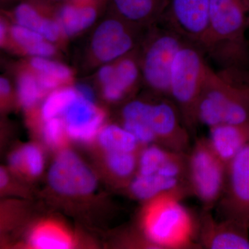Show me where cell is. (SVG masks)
Masks as SVG:
<instances>
[{
	"mask_svg": "<svg viewBox=\"0 0 249 249\" xmlns=\"http://www.w3.org/2000/svg\"><path fill=\"white\" fill-rule=\"evenodd\" d=\"M0 91L2 95H7L9 93L10 85L6 78H1L0 79Z\"/></svg>",
	"mask_w": 249,
	"mask_h": 249,
	"instance_id": "obj_33",
	"label": "cell"
},
{
	"mask_svg": "<svg viewBox=\"0 0 249 249\" xmlns=\"http://www.w3.org/2000/svg\"><path fill=\"white\" fill-rule=\"evenodd\" d=\"M55 52V49L52 45H50L45 41L35 46L28 51V53L31 55H37V56H49L52 55Z\"/></svg>",
	"mask_w": 249,
	"mask_h": 249,
	"instance_id": "obj_28",
	"label": "cell"
},
{
	"mask_svg": "<svg viewBox=\"0 0 249 249\" xmlns=\"http://www.w3.org/2000/svg\"><path fill=\"white\" fill-rule=\"evenodd\" d=\"M22 155V170L31 176H37L42 173L44 168V157L38 147L27 145L21 149Z\"/></svg>",
	"mask_w": 249,
	"mask_h": 249,
	"instance_id": "obj_24",
	"label": "cell"
},
{
	"mask_svg": "<svg viewBox=\"0 0 249 249\" xmlns=\"http://www.w3.org/2000/svg\"><path fill=\"white\" fill-rule=\"evenodd\" d=\"M115 72V67L111 66L103 67L99 71V78L103 85L107 84L112 80Z\"/></svg>",
	"mask_w": 249,
	"mask_h": 249,
	"instance_id": "obj_30",
	"label": "cell"
},
{
	"mask_svg": "<svg viewBox=\"0 0 249 249\" xmlns=\"http://www.w3.org/2000/svg\"><path fill=\"white\" fill-rule=\"evenodd\" d=\"M166 0H112L121 17L132 23L160 22Z\"/></svg>",
	"mask_w": 249,
	"mask_h": 249,
	"instance_id": "obj_15",
	"label": "cell"
},
{
	"mask_svg": "<svg viewBox=\"0 0 249 249\" xmlns=\"http://www.w3.org/2000/svg\"><path fill=\"white\" fill-rule=\"evenodd\" d=\"M123 118L124 122L135 123L147 127L153 134L156 145L183 153L191 147V134L170 98L162 97L155 103L131 101L124 106Z\"/></svg>",
	"mask_w": 249,
	"mask_h": 249,
	"instance_id": "obj_5",
	"label": "cell"
},
{
	"mask_svg": "<svg viewBox=\"0 0 249 249\" xmlns=\"http://www.w3.org/2000/svg\"><path fill=\"white\" fill-rule=\"evenodd\" d=\"M212 210L203 208L197 216L200 249H249V228L232 219H214Z\"/></svg>",
	"mask_w": 249,
	"mask_h": 249,
	"instance_id": "obj_10",
	"label": "cell"
},
{
	"mask_svg": "<svg viewBox=\"0 0 249 249\" xmlns=\"http://www.w3.org/2000/svg\"><path fill=\"white\" fill-rule=\"evenodd\" d=\"M183 199L163 195L147 201L141 216L143 235L156 249H200L197 217L183 206Z\"/></svg>",
	"mask_w": 249,
	"mask_h": 249,
	"instance_id": "obj_3",
	"label": "cell"
},
{
	"mask_svg": "<svg viewBox=\"0 0 249 249\" xmlns=\"http://www.w3.org/2000/svg\"><path fill=\"white\" fill-rule=\"evenodd\" d=\"M77 91L80 93V96L91 101V102H93L94 96H93L92 90L89 87L85 85H78L77 86Z\"/></svg>",
	"mask_w": 249,
	"mask_h": 249,
	"instance_id": "obj_32",
	"label": "cell"
},
{
	"mask_svg": "<svg viewBox=\"0 0 249 249\" xmlns=\"http://www.w3.org/2000/svg\"><path fill=\"white\" fill-rule=\"evenodd\" d=\"M60 80L49 76L45 73H40L39 75L38 83L40 88L43 89H52L58 86Z\"/></svg>",
	"mask_w": 249,
	"mask_h": 249,
	"instance_id": "obj_29",
	"label": "cell"
},
{
	"mask_svg": "<svg viewBox=\"0 0 249 249\" xmlns=\"http://www.w3.org/2000/svg\"><path fill=\"white\" fill-rule=\"evenodd\" d=\"M97 16L96 8L88 5H66L59 13V20L65 34L71 36L89 27Z\"/></svg>",
	"mask_w": 249,
	"mask_h": 249,
	"instance_id": "obj_18",
	"label": "cell"
},
{
	"mask_svg": "<svg viewBox=\"0 0 249 249\" xmlns=\"http://www.w3.org/2000/svg\"><path fill=\"white\" fill-rule=\"evenodd\" d=\"M139 157L136 152H109L107 157L108 166L119 178H127L137 170Z\"/></svg>",
	"mask_w": 249,
	"mask_h": 249,
	"instance_id": "obj_22",
	"label": "cell"
},
{
	"mask_svg": "<svg viewBox=\"0 0 249 249\" xmlns=\"http://www.w3.org/2000/svg\"><path fill=\"white\" fill-rule=\"evenodd\" d=\"M53 190L67 196H83L94 191L96 178L92 172L70 150H63L54 160L49 173Z\"/></svg>",
	"mask_w": 249,
	"mask_h": 249,
	"instance_id": "obj_11",
	"label": "cell"
},
{
	"mask_svg": "<svg viewBox=\"0 0 249 249\" xmlns=\"http://www.w3.org/2000/svg\"><path fill=\"white\" fill-rule=\"evenodd\" d=\"M29 241L34 248L39 249H66L73 245L71 237L65 231L49 223L36 228Z\"/></svg>",
	"mask_w": 249,
	"mask_h": 249,
	"instance_id": "obj_19",
	"label": "cell"
},
{
	"mask_svg": "<svg viewBox=\"0 0 249 249\" xmlns=\"http://www.w3.org/2000/svg\"><path fill=\"white\" fill-rule=\"evenodd\" d=\"M145 47L142 61L146 84L163 97L170 98L172 68L178 51L186 43L176 33L165 27L157 28Z\"/></svg>",
	"mask_w": 249,
	"mask_h": 249,
	"instance_id": "obj_7",
	"label": "cell"
},
{
	"mask_svg": "<svg viewBox=\"0 0 249 249\" xmlns=\"http://www.w3.org/2000/svg\"><path fill=\"white\" fill-rule=\"evenodd\" d=\"M212 67L199 47L186 42L178 51L172 68L170 98L178 108L190 133L199 126L198 103Z\"/></svg>",
	"mask_w": 249,
	"mask_h": 249,
	"instance_id": "obj_4",
	"label": "cell"
},
{
	"mask_svg": "<svg viewBox=\"0 0 249 249\" xmlns=\"http://www.w3.org/2000/svg\"><path fill=\"white\" fill-rule=\"evenodd\" d=\"M132 33L121 21L109 19L103 22L95 31L92 49L101 61H111L124 56L133 48Z\"/></svg>",
	"mask_w": 249,
	"mask_h": 249,
	"instance_id": "obj_12",
	"label": "cell"
},
{
	"mask_svg": "<svg viewBox=\"0 0 249 249\" xmlns=\"http://www.w3.org/2000/svg\"><path fill=\"white\" fill-rule=\"evenodd\" d=\"M98 140L101 146L108 152H137L141 145L127 129L114 124L104 127L100 132Z\"/></svg>",
	"mask_w": 249,
	"mask_h": 249,
	"instance_id": "obj_20",
	"label": "cell"
},
{
	"mask_svg": "<svg viewBox=\"0 0 249 249\" xmlns=\"http://www.w3.org/2000/svg\"><path fill=\"white\" fill-rule=\"evenodd\" d=\"M55 1H59V0H55Z\"/></svg>",
	"mask_w": 249,
	"mask_h": 249,
	"instance_id": "obj_36",
	"label": "cell"
},
{
	"mask_svg": "<svg viewBox=\"0 0 249 249\" xmlns=\"http://www.w3.org/2000/svg\"><path fill=\"white\" fill-rule=\"evenodd\" d=\"M209 19L210 0H166L160 23L202 50Z\"/></svg>",
	"mask_w": 249,
	"mask_h": 249,
	"instance_id": "obj_9",
	"label": "cell"
},
{
	"mask_svg": "<svg viewBox=\"0 0 249 249\" xmlns=\"http://www.w3.org/2000/svg\"><path fill=\"white\" fill-rule=\"evenodd\" d=\"M31 64L40 73L53 76L59 80L68 79L71 75V71L67 67L40 57L33 58Z\"/></svg>",
	"mask_w": 249,
	"mask_h": 249,
	"instance_id": "obj_25",
	"label": "cell"
},
{
	"mask_svg": "<svg viewBox=\"0 0 249 249\" xmlns=\"http://www.w3.org/2000/svg\"><path fill=\"white\" fill-rule=\"evenodd\" d=\"M8 182L7 174L4 170L1 169L0 172V186L4 187Z\"/></svg>",
	"mask_w": 249,
	"mask_h": 249,
	"instance_id": "obj_34",
	"label": "cell"
},
{
	"mask_svg": "<svg viewBox=\"0 0 249 249\" xmlns=\"http://www.w3.org/2000/svg\"><path fill=\"white\" fill-rule=\"evenodd\" d=\"M197 120L209 128L249 121V68L211 69L198 103Z\"/></svg>",
	"mask_w": 249,
	"mask_h": 249,
	"instance_id": "obj_2",
	"label": "cell"
},
{
	"mask_svg": "<svg viewBox=\"0 0 249 249\" xmlns=\"http://www.w3.org/2000/svg\"><path fill=\"white\" fill-rule=\"evenodd\" d=\"M15 16L19 25L39 33L49 41L53 42L58 39L60 33L58 24L42 18L32 5L28 3L18 5L15 10Z\"/></svg>",
	"mask_w": 249,
	"mask_h": 249,
	"instance_id": "obj_17",
	"label": "cell"
},
{
	"mask_svg": "<svg viewBox=\"0 0 249 249\" xmlns=\"http://www.w3.org/2000/svg\"><path fill=\"white\" fill-rule=\"evenodd\" d=\"M249 0H210L203 52L219 69L249 68Z\"/></svg>",
	"mask_w": 249,
	"mask_h": 249,
	"instance_id": "obj_1",
	"label": "cell"
},
{
	"mask_svg": "<svg viewBox=\"0 0 249 249\" xmlns=\"http://www.w3.org/2000/svg\"><path fill=\"white\" fill-rule=\"evenodd\" d=\"M216 207L221 219L249 228V142L228 163L224 191Z\"/></svg>",
	"mask_w": 249,
	"mask_h": 249,
	"instance_id": "obj_8",
	"label": "cell"
},
{
	"mask_svg": "<svg viewBox=\"0 0 249 249\" xmlns=\"http://www.w3.org/2000/svg\"><path fill=\"white\" fill-rule=\"evenodd\" d=\"M208 139L216 153L228 164L249 142V121L211 127Z\"/></svg>",
	"mask_w": 249,
	"mask_h": 249,
	"instance_id": "obj_14",
	"label": "cell"
},
{
	"mask_svg": "<svg viewBox=\"0 0 249 249\" xmlns=\"http://www.w3.org/2000/svg\"><path fill=\"white\" fill-rule=\"evenodd\" d=\"M227 164L216 153L208 137L196 139L187 152V178L192 196L204 209L213 210L224 191Z\"/></svg>",
	"mask_w": 249,
	"mask_h": 249,
	"instance_id": "obj_6",
	"label": "cell"
},
{
	"mask_svg": "<svg viewBox=\"0 0 249 249\" xmlns=\"http://www.w3.org/2000/svg\"><path fill=\"white\" fill-rule=\"evenodd\" d=\"M5 36V27L4 24L1 23V27H0V37H1V42L4 40Z\"/></svg>",
	"mask_w": 249,
	"mask_h": 249,
	"instance_id": "obj_35",
	"label": "cell"
},
{
	"mask_svg": "<svg viewBox=\"0 0 249 249\" xmlns=\"http://www.w3.org/2000/svg\"><path fill=\"white\" fill-rule=\"evenodd\" d=\"M65 132H66V126L63 121L55 117L46 121L42 133L48 145L52 147H58L63 142Z\"/></svg>",
	"mask_w": 249,
	"mask_h": 249,
	"instance_id": "obj_26",
	"label": "cell"
},
{
	"mask_svg": "<svg viewBox=\"0 0 249 249\" xmlns=\"http://www.w3.org/2000/svg\"><path fill=\"white\" fill-rule=\"evenodd\" d=\"M139 69L132 58H124L115 67L113 79L104 85V95L109 101H118L132 89L138 80Z\"/></svg>",
	"mask_w": 249,
	"mask_h": 249,
	"instance_id": "obj_16",
	"label": "cell"
},
{
	"mask_svg": "<svg viewBox=\"0 0 249 249\" xmlns=\"http://www.w3.org/2000/svg\"><path fill=\"white\" fill-rule=\"evenodd\" d=\"M11 34L15 40L22 46L26 52L44 41L43 36L39 33L21 25L13 27Z\"/></svg>",
	"mask_w": 249,
	"mask_h": 249,
	"instance_id": "obj_27",
	"label": "cell"
},
{
	"mask_svg": "<svg viewBox=\"0 0 249 249\" xmlns=\"http://www.w3.org/2000/svg\"><path fill=\"white\" fill-rule=\"evenodd\" d=\"M65 117L67 135L83 142H90L96 137L104 119L93 102L80 96L65 111Z\"/></svg>",
	"mask_w": 249,
	"mask_h": 249,
	"instance_id": "obj_13",
	"label": "cell"
},
{
	"mask_svg": "<svg viewBox=\"0 0 249 249\" xmlns=\"http://www.w3.org/2000/svg\"><path fill=\"white\" fill-rule=\"evenodd\" d=\"M10 164L14 169L22 170V155L21 150L14 152L10 157Z\"/></svg>",
	"mask_w": 249,
	"mask_h": 249,
	"instance_id": "obj_31",
	"label": "cell"
},
{
	"mask_svg": "<svg viewBox=\"0 0 249 249\" xmlns=\"http://www.w3.org/2000/svg\"><path fill=\"white\" fill-rule=\"evenodd\" d=\"M40 87L34 76L24 73L18 82V95L24 107H31L37 102L40 96Z\"/></svg>",
	"mask_w": 249,
	"mask_h": 249,
	"instance_id": "obj_23",
	"label": "cell"
},
{
	"mask_svg": "<svg viewBox=\"0 0 249 249\" xmlns=\"http://www.w3.org/2000/svg\"><path fill=\"white\" fill-rule=\"evenodd\" d=\"M78 97L76 91L70 88L54 91L44 103L42 117L46 121L57 117L59 114L65 113Z\"/></svg>",
	"mask_w": 249,
	"mask_h": 249,
	"instance_id": "obj_21",
	"label": "cell"
}]
</instances>
